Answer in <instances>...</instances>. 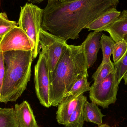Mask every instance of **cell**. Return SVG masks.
Listing matches in <instances>:
<instances>
[{
	"label": "cell",
	"instance_id": "obj_1",
	"mask_svg": "<svg viewBox=\"0 0 127 127\" xmlns=\"http://www.w3.org/2000/svg\"><path fill=\"white\" fill-rule=\"evenodd\" d=\"M119 0H48L43 9L41 28L65 39H77L83 29L107 11L116 9Z\"/></svg>",
	"mask_w": 127,
	"mask_h": 127
},
{
	"label": "cell",
	"instance_id": "obj_2",
	"mask_svg": "<svg viewBox=\"0 0 127 127\" xmlns=\"http://www.w3.org/2000/svg\"><path fill=\"white\" fill-rule=\"evenodd\" d=\"M88 69L82 45H68L50 74L51 106H58L79 76L89 77Z\"/></svg>",
	"mask_w": 127,
	"mask_h": 127
},
{
	"label": "cell",
	"instance_id": "obj_3",
	"mask_svg": "<svg viewBox=\"0 0 127 127\" xmlns=\"http://www.w3.org/2000/svg\"><path fill=\"white\" fill-rule=\"evenodd\" d=\"M5 75L0 102L16 101L27 89L31 75L32 51H11L3 53Z\"/></svg>",
	"mask_w": 127,
	"mask_h": 127
},
{
	"label": "cell",
	"instance_id": "obj_4",
	"mask_svg": "<svg viewBox=\"0 0 127 127\" xmlns=\"http://www.w3.org/2000/svg\"><path fill=\"white\" fill-rule=\"evenodd\" d=\"M18 24L30 39L32 46L33 58L37 57L40 52L39 36L43 9L32 3H26L21 7Z\"/></svg>",
	"mask_w": 127,
	"mask_h": 127
},
{
	"label": "cell",
	"instance_id": "obj_5",
	"mask_svg": "<svg viewBox=\"0 0 127 127\" xmlns=\"http://www.w3.org/2000/svg\"><path fill=\"white\" fill-rule=\"evenodd\" d=\"M119 83L118 82L116 71L111 73L100 83L93 84L90 87L89 97L93 103L103 109L115 103Z\"/></svg>",
	"mask_w": 127,
	"mask_h": 127
},
{
	"label": "cell",
	"instance_id": "obj_6",
	"mask_svg": "<svg viewBox=\"0 0 127 127\" xmlns=\"http://www.w3.org/2000/svg\"><path fill=\"white\" fill-rule=\"evenodd\" d=\"M68 45L66 41L41 29L39 36V50L47 59L50 74L54 70Z\"/></svg>",
	"mask_w": 127,
	"mask_h": 127
},
{
	"label": "cell",
	"instance_id": "obj_7",
	"mask_svg": "<svg viewBox=\"0 0 127 127\" xmlns=\"http://www.w3.org/2000/svg\"><path fill=\"white\" fill-rule=\"evenodd\" d=\"M34 84L36 96L41 105L47 108L51 106L50 102V71L47 61L44 54L39 56L34 69Z\"/></svg>",
	"mask_w": 127,
	"mask_h": 127
},
{
	"label": "cell",
	"instance_id": "obj_8",
	"mask_svg": "<svg viewBox=\"0 0 127 127\" xmlns=\"http://www.w3.org/2000/svg\"><path fill=\"white\" fill-rule=\"evenodd\" d=\"M0 49L3 52L11 51H32L29 37L19 27L16 26L7 33L0 42Z\"/></svg>",
	"mask_w": 127,
	"mask_h": 127
},
{
	"label": "cell",
	"instance_id": "obj_9",
	"mask_svg": "<svg viewBox=\"0 0 127 127\" xmlns=\"http://www.w3.org/2000/svg\"><path fill=\"white\" fill-rule=\"evenodd\" d=\"M101 35V32L94 31L90 32L81 44L88 69L92 67L97 61L98 53L100 48V40Z\"/></svg>",
	"mask_w": 127,
	"mask_h": 127
},
{
	"label": "cell",
	"instance_id": "obj_10",
	"mask_svg": "<svg viewBox=\"0 0 127 127\" xmlns=\"http://www.w3.org/2000/svg\"><path fill=\"white\" fill-rule=\"evenodd\" d=\"M84 95L82 94L79 96L70 95L64 98L58 105L56 113L57 121L59 124L65 125Z\"/></svg>",
	"mask_w": 127,
	"mask_h": 127
},
{
	"label": "cell",
	"instance_id": "obj_11",
	"mask_svg": "<svg viewBox=\"0 0 127 127\" xmlns=\"http://www.w3.org/2000/svg\"><path fill=\"white\" fill-rule=\"evenodd\" d=\"M14 110L18 127H38L33 111L27 101L16 104Z\"/></svg>",
	"mask_w": 127,
	"mask_h": 127
},
{
	"label": "cell",
	"instance_id": "obj_12",
	"mask_svg": "<svg viewBox=\"0 0 127 127\" xmlns=\"http://www.w3.org/2000/svg\"><path fill=\"white\" fill-rule=\"evenodd\" d=\"M104 31L109 33L115 42L123 39L127 34V10L121 12L117 19Z\"/></svg>",
	"mask_w": 127,
	"mask_h": 127
},
{
	"label": "cell",
	"instance_id": "obj_13",
	"mask_svg": "<svg viewBox=\"0 0 127 127\" xmlns=\"http://www.w3.org/2000/svg\"><path fill=\"white\" fill-rule=\"evenodd\" d=\"M121 11L113 9L104 13L88 25L85 29L89 31L101 32L111 25L121 14Z\"/></svg>",
	"mask_w": 127,
	"mask_h": 127
},
{
	"label": "cell",
	"instance_id": "obj_14",
	"mask_svg": "<svg viewBox=\"0 0 127 127\" xmlns=\"http://www.w3.org/2000/svg\"><path fill=\"white\" fill-rule=\"evenodd\" d=\"M83 114L85 121L94 123L99 126L102 124V119L105 116L97 105L92 102L90 103L87 100L84 105Z\"/></svg>",
	"mask_w": 127,
	"mask_h": 127
},
{
	"label": "cell",
	"instance_id": "obj_15",
	"mask_svg": "<svg viewBox=\"0 0 127 127\" xmlns=\"http://www.w3.org/2000/svg\"><path fill=\"white\" fill-rule=\"evenodd\" d=\"M87 97L84 95L79 102L77 108L69 117L67 123L65 125V127H83L84 122L83 114V108Z\"/></svg>",
	"mask_w": 127,
	"mask_h": 127
},
{
	"label": "cell",
	"instance_id": "obj_16",
	"mask_svg": "<svg viewBox=\"0 0 127 127\" xmlns=\"http://www.w3.org/2000/svg\"><path fill=\"white\" fill-rule=\"evenodd\" d=\"M115 44L112 38L102 33L100 40V48L103 53V60L101 64L107 63L111 61L110 57L112 54L113 46Z\"/></svg>",
	"mask_w": 127,
	"mask_h": 127
},
{
	"label": "cell",
	"instance_id": "obj_17",
	"mask_svg": "<svg viewBox=\"0 0 127 127\" xmlns=\"http://www.w3.org/2000/svg\"><path fill=\"white\" fill-rule=\"evenodd\" d=\"M87 77L88 76L86 75L79 76L65 97L70 95L79 96L87 91H90V83L87 81Z\"/></svg>",
	"mask_w": 127,
	"mask_h": 127
},
{
	"label": "cell",
	"instance_id": "obj_18",
	"mask_svg": "<svg viewBox=\"0 0 127 127\" xmlns=\"http://www.w3.org/2000/svg\"><path fill=\"white\" fill-rule=\"evenodd\" d=\"M0 127H18L14 109L0 108Z\"/></svg>",
	"mask_w": 127,
	"mask_h": 127
},
{
	"label": "cell",
	"instance_id": "obj_19",
	"mask_svg": "<svg viewBox=\"0 0 127 127\" xmlns=\"http://www.w3.org/2000/svg\"><path fill=\"white\" fill-rule=\"evenodd\" d=\"M115 65L112 61L101 64L99 66L96 71L93 74L92 78L94 84L100 83L115 71Z\"/></svg>",
	"mask_w": 127,
	"mask_h": 127
},
{
	"label": "cell",
	"instance_id": "obj_20",
	"mask_svg": "<svg viewBox=\"0 0 127 127\" xmlns=\"http://www.w3.org/2000/svg\"><path fill=\"white\" fill-rule=\"evenodd\" d=\"M18 24L15 21L9 20L6 13H0V38L2 39Z\"/></svg>",
	"mask_w": 127,
	"mask_h": 127
},
{
	"label": "cell",
	"instance_id": "obj_21",
	"mask_svg": "<svg viewBox=\"0 0 127 127\" xmlns=\"http://www.w3.org/2000/svg\"><path fill=\"white\" fill-rule=\"evenodd\" d=\"M127 51V43L124 39L115 42L113 46L112 54L114 63L118 62Z\"/></svg>",
	"mask_w": 127,
	"mask_h": 127
},
{
	"label": "cell",
	"instance_id": "obj_22",
	"mask_svg": "<svg viewBox=\"0 0 127 127\" xmlns=\"http://www.w3.org/2000/svg\"><path fill=\"white\" fill-rule=\"evenodd\" d=\"M114 65L115 70L117 73L118 81L120 84L127 71V51L121 60L117 63L114 64Z\"/></svg>",
	"mask_w": 127,
	"mask_h": 127
},
{
	"label": "cell",
	"instance_id": "obj_23",
	"mask_svg": "<svg viewBox=\"0 0 127 127\" xmlns=\"http://www.w3.org/2000/svg\"><path fill=\"white\" fill-rule=\"evenodd\" d=\"M5 75V66L3 52L0 49V95Z\"/></svg>",
	"mask_w": 127,
	"mask_h": 127
},
{
	"label": "cell",
	"instance_id": "obj_24",
	"mask_svg": "<svg viewBox=\"0 0 127 127\" xmlns=\"http://www.w3.org/2000/svg\"><path fill=\"white\" fill-rule=\"evenodd\" d=\"M29 2H31V3H39L45 0H28Z\"/></svg>",
	"mask_w": 127,
	"mask_h": 127
},
{
	"label": "cell",
	"instance_id": "obj_25",
	"mask_svg": "<svg viewBox=\"0 0 127 127\" xmlns=\"http://www.w3.org/2000/svg\"><path fill=\"white\" fill-rule=\"evenodd\" d=\"M123 79H124V81L125 84V85L127 86V71L126 74L124 75Z\"/></svg>",
	"mask_w": 127,
	"mask_h": 127
},
{
	"label": "cell",
	"instance_id": "obj_26",
	"mask_svg": "<svg viewBox=\"0 0 127 127\" xmlns=\"http://www.w3.org/2000/svg\"><path fill=\"white\" fill-rule=\"evenodd\" d=\"M61 2H69V1H72L75 0H60Z\"/></svg>",
	"mask_w": 127,
	"mask_h": 127
},
{
	"label": "cell",
	"instance_id": "obj_27",
	"mask_svg": "<svg viewBox=\"0 0 127 127\" xmlns=\"http://www.w3.org/2000/svg\"><path fill=\"white\" fill-rule=\"evenodd\" d=\"M98 127H111L106 124L101 125Z\"/></svg>",
	"mask_w": 127,
	"mask_h": 127
},
{
	"label": "cell",
	"instance_id": "obj_28",
	"mask_svg": "<svg viewBox=\"0 0 127 127\" xmlns=\"http://www.w3.org/2000/svg\"><path fill=\"white\" fill-rule=\"evenodd\" d=\"M123 39H124V40H125L127 43V34H126V35H125L124 36V38H123Z\"/></svg>",
	"mask_w": 127,
	"mask_h": 127
},
{
	"label": "cell",
	"instance_id": "obj_29",
	"mask_svg": "<svg viewBox=\"0 0 127 127\" xmlns=\"http://www.w3.org/2000/svg\"><path fill=\"white\" fill-rule=\"evenodd\" d=\"M1 39L0 38V42L1 40Z\"/></svg>",
	"mask_w": 127,
	"mask_h": 127
}]
</instances>
